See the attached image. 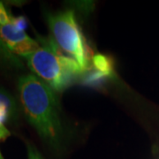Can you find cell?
I'll return each instance as SVG.
<instances>
[{"instance_id":"cell-1","label":"cell","mask_w":159,"mask_h":159,"mask_svg":"<svg viewBox=\"0 0 159 159\" xmlns=\"http://www.w3.org/2000/svg\"><path fill=\"white\" fill-rule=\"evenodd\" d=\"M18 90L30 125L48 145L58 149L64 141L65 131L52 89L35 75L26 74L19 79Z\"/></svg>"},{"instance_id":"cell-2","label":"cell","mask_w":159,"mask_h":159,"mask_svg":"<svg viewBox=\"0 0 159 159\" xmlns=\"http://www.w3.org/2000/svg\"><path fill=\"white\" fill-rule=\"evenodd\" d=\"M39 48L24 57L30 70L52 90L61 91L81 72L72 57L62 54L51 39L40 38Z\"/></svg>"},{"instance_id":"cell-3","label":"cell","mask_w":159,"mask_h":159,"mask_svg":"<svg viewBox=\"0 0 159 159\" xmlns=\"http://www.w3.org/2000/svg\"><path fill=\"white\" fill-rule=\"evenodd\" d=\"M51 39L79 65L81 72L89 66V48L73 11H63L47 16Z\"/></svg>"},{"instance_id":"cell-4","label":"cell","mask_w":159,"mask_h":159,"mask_svg":"<svg viewBox=\"0 0 159 159\" xmlns=\"http://www.w3.org/2000/svg\"><path fill=\"white\" fill-rule=\"evenodd\" d=\"M27 22L25 18L14 17L0 25V36L15 55L26 57L39 48L38 42L25 32Z\"/></svg>"},{"instance_id":"cell-5","label":"cell","mask_w":159,"mask_h":159,"mask_svg":"<svg viewBox=\"0 0 159 159\" xmlns=\"http://www.w3.org/2000/svg\"><path fill=\"white\" fill-rule=\"evenodd\" d=\"M19 117V108L16 100L3 88H0V122H13Z\"/></svg>"},{"instance_id":"cell-6","label":"cell","mask_w":159,"mask_h":159,"mask_svg":"<svg viewBox=\"0 0 159 159\" xmlns=\"http://www.w3.org/2000/svg\"><path fill=\"white\" fill-rule=\"evenodd\" d=\"M0 65L7 68L22 69L23 63L17 55L8 48L0 36Z\"/></svg>"},{"instance_id":"cell-7","label":"cell","mask_w":159,"mask_h":159,"mask_svg":"<svg viewBox=\"0 0 159 159\" xmlns=\"http://www.w3.org/2000/svg\"><path fill=\"white\" fill-rule=\"evenodd\" d=\"M94 65L98 69V72H100L102 74H108L111 70V66L109 64V61L105 57L102 55H98L94 57Z\"/></svg>"},{"instance_id":"cell-8","label":"cell","mask_w":159,"mask_h":159,"mask_svg":"<svg viewBox=\"0 0 159 159\" xmlns=\"http://www.w3.org/2000/svg\"><path fill=\"white\" fill-rule=\"evenodd\" d=\"M28 157L29 159H43L37 149L32 144H28Z\"/></svg>"}]
</instances>
